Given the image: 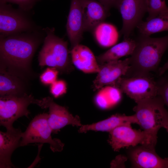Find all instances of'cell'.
Listing matches in <instances>:
<instances>
[{"mask_svg":"<svg viewBox=\"0 0 168 168\" xmlns=\"http://www.w3.org/2000/svg\"><path fill=\"white\" fill-rule=\"evenodd\" d=\"M117 8L123 20L121 34L124 39L128 38L147 12L146 0H120Z\"/></svg>","mask_w":168,"mask_h":168,"instance_id":"obj_10","label":"cell"},{"mask_svg":"<svg viewBox=\"0 0 168 168\" xmlns=\"http://www.w3.org/2000/svg\"><path fill=\"white\" fill-rule=\"evenodd\" d=\"M137 27L141 35L147 36L156 33L168 31V18L157 16L146 21H142Z\"/></svg>","mask_w":168,"mask_h":168,"instance_id":"obj_22","label":"cell"},{"mask_svg":"<svg viewBox=\"0 0 168 168\" xmlns=\"http://www.w3.org/2000/svg\"><path fill=\"white\" fill-rule=\"evenodd\" d=\"M44 99L36 100L31 96L24 95L1 96L0 98V124L7 129L14 127L13 123L23 116L27 117L30 114L28 110L31 104H35L44 108Z\"/></svg>","mask_w":168,"mask_h":168,"instance_id":"obj_5","label":"cell"},{"mask_svg":"<svg viewBox=\"0 0 168 168\" xmlns=\"http://www.w3.org/2000/svg\"><path fill=\"white\" fill-rule=\"evenodd\" d=\"M43 30L46 36L39 53V65L51 67L63 72H71L73 67L67 42L55 35L54 28L47 27Z\"/></svg>","mask_w":168,"mask_h":168,"instance_id":"obj_4","label":"cell"},{"mask_svg":"<svg viewBox=\"0 0 168 168\" xmlns=\"http://www.w3.org/2000/svg\"><path fill=\"white\" fill-rule=\"evenodd\" d=\"M130 63L128 58L99 64V71L93 81V90L99 89L106 86H114L120 78L125 76L130 68Z\"/></svg>","mask_w":168,"mask_h":168,"instance_id":"obj_11","label":"cell"},{"mask_svg":"<svg viewBox=\"0 0 168 168\" xmlns=\"http://www.w3.org/2000/svg\"><path fill=\"white\" fill-rule=\"evenodd\" d=\"M43 31L39 29L0 37L1 60L17 67L26 68L42 41Z\"/></svg>","mask_w":168,"mask_h":168,"instance_id":"obj_2","label":"cell"},{"mask_svg":"<svg viewBox=\"0 0 168 168\" xmlns=\"http://www.w3.org/2000/svg\"><path fill=\"white\" fill-rule=\"evenodd\" d=\"M158 95L162 99L168 108V81L163 79L158 82Z\"/></svg>","mask_w":168,"mask_h":168,"instance_id":"obj_28","label":"cell"},{"mask_svg":"<svg viewBox=\"0 0 168 168\" xmlns=\"http://www.w3.org/2000/svg\"><path fill=\"white\" fill-rule=\"evenodd\" d=\"M48 114L43 113L35 116L25 131L22 133L21 147L34 143H47L54 152H60L64 144L58 139L52 138V130L48 122Z\"/></svg>","mask_w":168,"mask_h":168,"instance_id":"obj_7","label":"cell"},{"mask_svg":"<svg viewBox=\"0 0 168 168\" xmlns=\"http://www.w3.org/2000/svg\"><path fill=\"white\" fill-rule=\"evenodd\" d=\"M51 85L50 92L54 97H58L66 93L67 85L64 81L56 80Z\"/></svg>","mask_w":168,"mask_h":168,"instance_id":"obj_26","label":"cell"},{"mask_svg":"<svg viewBox=\"0 0 168 168\" xmlns=\"http://www.w3.org/2000/svg\"><path fill=\"white\" fill-rule=\"evenodd\" d=\"M92 32L97 43L103 47L113 46L119 38V33L116 27L104 21L96 26Z\"/></svg>","mask_w":168,"mask_h":168,"instance_id":"obj_20","label":"cell"},{"mask_svg":"<svg viewBox=\"0 0 168 168\" xmlns=\"http://www.w3.org/2000/svg\"><path fill=\"white\" fill-rule=\"evenodd\" d=\"M58 74L56 68H48L40 76V80L44 84H52L56 81Z\"/></svg>","mask_w":168,"mask_h":168,"instance_id":"obj_25","label":"cell"},{"mask_svg":"<svg viewBox=\"0 0 168 168\" xmlns=\"http://www.w3.org/2000/svg\"><path fill=\"white\" fill-rule=\"evenodd\" d=\"M114 86L136 103L158 96V83L150 75L124 76Z\"/></svg>","mask_w":168,"mask_h":168,"instance_id":"obj_8","label":"cell"},{"mask_svg":"<svg viewBox=\"0 0 168 168\" xmlns=\"http://www.w3.org/2000/svg\"><path fill=\"white\" fill-rule=\"evenodd\" d=\"M0 4V37L40 29L28 16V12L14 8L7 3Z\"/></svg>","mask_w":168,"mask_h":168,"instance_id":"obj_6","label":"cell"},{"mask_svg":"<svg viewBox=\"0 0 168 168\" xmlns=\"http://www.w3.org/2000/svg\"><path fill=\"white\" fill-rule=\"evenodd\" d=\"M66 29L72 49L79 44L84 32L83 9L80 0H71Z\"/></svg>","mask_w":168,"mask_h":168,"instance_id":"obj_13","label":"cell"},{"mask_svg":"<svg viewBox=\"0 0 168 168\" xmlns=\"http://www.w3.org/2000/svg\"><path fill=\"white\" fill-rule=\"evenodd\" d=\"M18 79L5 71H1L0 95L1 96L18 95L21 89Z\"/></svg>","mask_w":168,"mask_h":168,"instance_id":"obj_23","label":"cell"},{"mask_svg":"<svg viewBox=\"0 0 168 168\" xmlns=\"http://www.w3.org/2000/svg\"><path fill=\"white\" fill-rule=\"evenodd\" d=\"M38 0H0V3L10 2L17 4L20 9L29 12Z\"/></svg>","mask_w":168,"mask_h":168,"instance_id":"obj_27","label":"cell"},{"mask_svg":"<svg viewBox=\"0 0 168 168\" xmlns=\"http://www.w3.org/2000/svg\"><path fill=\"white\" fill-rule=\"evenodd\" d=\"M136 41L129 38L122 42L113 45L104 53L97 56L99 64L117 60L123 57L131 55L136 46Z\"/></svg>","mask_w":168,"mask_h":168,"instance_id":"obj_19","label":"cell"},{"mask_svg":"<svg viewBox=\"0 0 168 168\" xmlns=\"http://www.w3.org/2000/svg\"><path fill=\"white\" fill-rule=\"evenodd\" d=\"M83 12L84 31L91 32L103 22L109 14V10L96 0H80Z\"/></svg>","mask_w":168,"mask_h":168,"instance_id":"obj_16","label":"cell"},{"mask_svg":"<svg viewBox=\"0 0 168 168\" xmlns=\"http://www.w3.org/2000/svg\"><path fill=\"white\" fill-rule=\"evenodd\" d=\"M164 128L166 129L168 132V123L165 126Z\"/></svg>","mask_w":168,"mask_h":168,"instance_id":"obj_31","label":"cell"},{"mask_svg":"<svg viewBox=\"0 0 168 168\" xmlns=\"http://www.w3.org/2000/svg\"><path fill=\"white\" fill-rule=\"evenodd\" d=\"M46 103L47 108L49 110L48 122L53 133H56L67 125H82L78 116H73L65 107L55 103L52 98H46Z\"/></svg>","mask_w":168,"mask_h":168,"instance_id":"obj_14","label":"cell"},{"mask_svg":"<svg viewBox=\"0 0 168 168\" xmlns=\"http://www.w3.org/2000/svg\"><path fill=\"white\" fill-rule=\"evenodd\" d=\"M135 114L129 116L116 114L106 119L91 124L82 125L79 129V133H85L88 131L110 132L115 128L127 124H137Z\"/></svg>","mask_w":168,"mask_h":168,"instance_id":"obj_18","label":"cell"},{"mask_svg":"<svg viewBox=\"0 0 168 168\" xmlns=\"http://www.w3.org/2000/svg\"><path fill=\"white\" fill-rule=\"evenodd\" d=\"M102 88L97 94L95 98L96 104L99 107L106 109L119 101L121 91L118 88L110 86Z\"/></svg>","mask_w":168,"mask_h":168,"instance_id":"obj_21","label":"cell"},{"mask_svg":"<svg viewBox=\"0 0 168 168\" xmlns=\"http://www.w3.org/2000/svg\"><path fill=\"white\" fill-rule=\"evenodd\" d=\"M105 7L109 10L112 7L117 8L120 0H98Z\"/></svg>","mask_w":168,"mask_h":168,"instance_id":"obj_29","label":"cell"},{"mask_svg":"<svg viewBox=\"0 0 168 168\" xmlns=\"http://www.w3.org/2000/svg\"><path fill=\"white\" fill-rule=\"evenodd\" d=\"M22 132L19 128H14L0 131V168L15 167L11 157L13 152L20 147Z\"/></svg>","mask_w":168,"mask_h":168,"instance_id":"obj_15","label":"cell"},{"mask_svg":"<svg viewBox=\"0 0 168 168\" xmlns=\"http://www.w3.org/2000/svg\"><path fill=\"white\" fill-rule=\"evenodd\" d=\"M131 124L121 125L109 132L108 142L114 151L139 144L154 147L151 145L148 137L144 131L133 129Z\"/></svg>","mask_w":168,"mask_h":168,"instance_id":"obj_9","label":"cell"},{"mask_svg":"<svg viewBox=\"0 0 168 168\" xmlns=\"http://www.w3.org/2000/svg\"><path fill=\"white\" fill-rule=\"evenodd\" d=\"M148 15L147 20L157 16L168 18V7L165 0H146Z\"/></svg>","mask_w":168,"mask_h":168,"instance_id":"obj_24","label":"cell"},{"mask_svg":"<svg viewBox=\"0 0 168 168\" xmlns=\"http://www.w3.org/2000/svg\"><path fill=\"white\" fill-rule=\"evenodd\" d=\"M133 110L139 125L147 135L151 145L155 146L160 129L168 123V111L161 98L156 96L136 103Z\"/></svg>","mask_w":168,"mask_h":168,"instance_id":"obj_3","label":"cell"},{"mask_svg":"<svg viewBox=\"0 0 168 168\" xmlns=\"http://www.w3.org/2000/svg\"><path fill=\"white\" fill-rule=\"evenodd\" d=\"M154 147L141 145L129 148L128 157L132 166L138 168H168V158L163 159Z\"/></svg>","mask_w":168,"mask_h":168,"instance_id":"obj_12","label":"cell"},{"mask_svg":"<svg viewBox=\"0 0 168 168\" xmlns=\"http://www.w3.org/2000/svg\"><path fill=\"white\" fill-rule=\"evenodd\" d=\"M69 52L72 63L77 69L86 73H97L99 71L96 58L87 47L79 44Z\"/></svg>","mask_w":168,"mask_h":168,"instance_id":"obj_17","label":"cell"},{"mask_svg":"<svg viewBox=\"0 0 168 168\" xmlns=\"http://www.w3.org/2000/svg\"><path fill=\"white\" fill-rule=\"evenodd\" d=\"M168 69V61L166 62L158 70L159 76L162 75L166 70Z\"/></svg>","mask_w":168,"mask_h":168,"instance_id":"obj_30","label":"cell"},{"mask_svg":"<svg viewBox=\"0 0 168 168\" xmlns=\"http://www.w3.org/2000/svg\"><path fill=\"white\" fill-rule=\"evenodd\" d=\"M136 42L125 77L149 75L150 72L157 69L168 48V35L153 38L141 34Z\"/></svg>","mask_w":168,"mask_h":168,"instance_id":"obj_1","label":"cell"}]
</instances>
